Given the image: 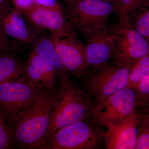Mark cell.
Listing matches in <instances>:
<instances>
[{
	"label": "cell",
	"instance_id": "cell-5",
	"mask_svg": "<svg viewBox=\"0 0 149 149\" xmlns=\"http://www.w3.org/2000/svg\"><path fill=\"white\" fill-rule=\"evenodd\" d=\"M132 64L118 66L109 63L83 77V88L93 104L127 87Z\"/></svg>",
	"mask_w": 149,
	"mask_h": 149
},
{
	"label": "cell",
	"instance_id": "cell-22",
	"mask_svg": "<svg viewBox=\"0 0 149 149\" xmlns=\"http://www.w3.org/2000/svg\"><path fill=\"white\" fill-rule=\"evenodd\" d=\"M15 146L10 128L0 117V149H13Z\"/></svg>",
	"mask_w": 149,
	"mask_h": 149
},
{
	"label": "cell",
	"instance_id": "cell-24",
	"mask_svg": "<svg viewBox=\"0 0 149 149\" xmlns=\"http://www.w3.org/2000/svg\"><path fill=\"white\" fill-rule=\"evenodd\" d=\"M34 3L44 7L63 10L58 0H34Z\"/></svg>",
	"mask_w": 149,
	"mask_h": 149
},
{
	"label": "cell",
	"instance_id": "cell-29",
	"mask_svg": "<svg viewBox=\"0 0 149 149\" xmlns=\"http://www.w3.org/2000/svg\"></svg>",
	"mask_w": 149,
	"mask_h": 149
},
{
	"label": "cell",
	"instance_id": "cell-12",
	"mask_svg": "<svg viewBox=\"0 0 149 149\" xmlns=\"http://www.w3.org/2000/svg\"><path fill=\"white\" fill-rule=\"evenodd\" d=\"M23 13L28 23L37 29H48L52 33L60 35L74 32L65 19L63 10L34 3Z\"/></svg>",
	"mask_w": 149,
	"mask_h": 149
},
{
	"label": "cell",
	"instance_id": "cell-15",
	"mask_svg": "<svg viewBox=\"0 0 149 149\" xmlns=\"http://www.w3.org/2000/svg\"><path fill=\"white\" fill-rule=\"evenodd\" d=\"M41 30L39 29L37 37L32 45V51L45 60L55 68L61 80L68 78V72L63 65L50 37L41 32Z\"/></svg>",
	"mask_w": 149,
	"mask_h": 149
},
{
	"label": "cell",
	"instance_id": "cell-16",
	"mask_svg": "<svg viewBox=\"0 0 149 149\" xmlns=\"http://www.w3.org/2000/svg\"><path fill=\"white\" fill-rule=\"evenodd\" d=\"M10 52L0 51V84L18 80L24 74L25 66Z\"/></svg>",
	"mask_w": 149,
	"mask_h": 149
},
{
	"label": "cell",
	"instance_id": "cell-11",
	"mask_svg": "<svg viewBox=\"0 0 149 149\" xmlns=\"http://www.w3.org/2000/svg\"><path fill=\"white\" fill-rule=\"evenodd\" d=\"M142 113L135 111L127 117L107 125L104 147L107 149H135L137 128Z\"/></svg>",
	"mask_w": 149,
	"mask_h": 149
},
{
	"label": "cell",
	"instance_id": "cell-17",
	"mask_svg": "<svg viewBox=\"0 0 149 149\" xmlns=\"http://www.w3.org/2000/svg\"><path fill=\"white\" fill-rule=\"evenodd\" d=\"M117 9L118 23L122 26H130V17L139 10L149 6V0H117L116 3Z\"/></svg>",
	"mask_w": 149,
	"mask_h": 149
},
{
	"label": "cell",
	"instance_id": "cell-14",
	"mask_svg": "<svg viewBox=\"0 0 149 149\" xmlns=\"http://www.w3.org/2000/svg\"><path fill=\"white\" fill-rule=\"evenodd\" d=\"M23 80L40 90L53 91L55 89L57 71L52 65L32 51L24 68Z\"/></svg>",
	"mask_w": 149,
	"mask_h": 149
},
{
	"label": "cell",
	"instance_id": "cell-21",
	"mask_svg": "<svg viewBox=\"0 0 149 149\" xmlns=\"http://www.w3.org/2000/svg\"><path fill=\"white\" fill-rule=\"evenodd\" d=\"M149 149V115L141 114L137 128L136 149Z\"/></svg>",
	"mask_w": 149,
	"mask_h": 149
},
{
	"label": "cell",
	"instance_id": "cell-6",
	"mask_svg": "<svg viewBox=\"0 0 149 149\" xmlns=\"http://www.w3.org/2000/svg\"><path fill=\"white\" fill-rule=\"evenodd\" d=\"M41 91L23 79L0 84V117L12 126Z\"/></svg>",
	"mask_w": 149,
	"mask_h": 149
},
{
	"label": "cell",
	"instance_id": "cell-23",
	"mask_svg": "<svg viewBox=\"0 0 149 149\" xmlns=\"http://www.w3.org/2000/svg\"><path fill=\"white\" fill-rule=\"evenodd\" d=\"M14 47L13 43L10 41L0 28V51L11 52L14 49Z\"/></svg>",
	"mask_w": 149,
	"mask_h": 149
},
{
	"label": "cell",
	"instance_id": "cell-7",
	"mask_svg": "<svg viewBox=\"0 0 149 149\" xmlns=\"http://www.w3.org/2000/svg\"><path fill=\"white\" fill-rule=\"evenodd\" d=\"M111 28L113 36V64L128 65L149 55V41L131 26H122L118 22Z\"/></svg>",
	"mask_w": 149,
	"mask_h": 149
},
{
	"label": "cell",
	"instance_id": "cell-28",
	"mask_svg": "<svg viewBox=\"0 0 149 149\" xmlns=\"http://www.w3.org/2000/svg\"><path fill=\"white\" fill-rule=\"evenodd\" d=\"M105 1L112 3L116 4V3L117 2V0H105Z\"/></svg>",
	"mask_w": 149,
	"mask_h": 149
},
{
	"label": "cell",
	"instance_id": "cell-26",
	"mask_svg": "<svg viewBox=\"0 0 149 149\" xmlns=\"http://www.w3.org/2000/svg\"><path fill=\"white\" fill-rule=\"evenodd\" d=\"M10 0H0V10L10 6Z\"/></svg>",
	"mask_w": 149,
	"mask_h": 149
},
{
	"label": "cell",
	"instance_id": "cell-27",
	"mask_svg": "<svg viewBox=\"0 0 149 149\" xmlns=\"http://www.w3.org/2000/svg\"><path fill=\"white\" fill-rule=\"evenodd\" d=\"M83 1H84V0H65L67 3L68 4H71Z\"/></svg>",
	"mask_w": 149,
	"mask_h": 149
},
{
	"label": "cell",
	"instance_id": "cell-10",
	"mask_svg": "<svg viewBox=\"0 0 149 149\" xmlns=\"http://www.w3.org/2000/svg\"><path fill=\"white\" fill-rule=\"evenodd\" d=\"M85 46L88 74L98 71L109 64L112 60L113 49L111 26L107 25L100 32L88 38Z\"/></svg>",
	"mask_w": 149,
	"mask_h": 149
},
{
	"label": "cell",
	"instance_id": "cell-20",
	"mask_svg": "<svg viewBox=\"0 0 149 149\" xmlns=\"http://www.w3.org/2000/svg\"><path fill=\"white\" fill-rule=\"evenodd\" d=\"M134 92L136 109L139 108L143 112L149 111V74L140 81Z\"/></svg>",
	"mask_w": 149,
	"mask_h": 149
},
{
	"label": "cell",
	"instance_id": "cell-25",
	"mask_svg": "<svg viewBox=\"0 0 149 149\" xmlns=\"http://www.w3.org/2000/svg\"><path fill=\"white\" fill-rule=\"evenodd\" d=\"M14 7L22 12L30 8L35 3L34 0H10Z\"/></svg>",
	"mask_w": 149,
	"mask_h": 149
},
{
	"label": "cell",
	"instance_id": "cell-19",
	"mask_svg": "<svg viewBox=\"0 0 149 149\" xmlns=\"http://www.w3.org/2000/svg\"><path fill=\"white\" fill-rule=\"evenodd\" d=\"M149 7L139 10L130 17L129 24L133 29L149 41Z\"/></svg>",
	"mask_w": 149,
	"mask_h": 149
},
{
	"label": "cell",
	"instance_id": "cell-18",
	"mask_svg": "<svg viewBox=\"0 0 149 149\" xmlns=\"http://www.w3.org/2000/svg\"><path fill=\"white\" fill-rule=\"evenodd\" d=\"M149 74V55L137 60L131 65L127 87L134 91L143 78Z\"/></svg>",
	"mask_w": 149,
	"mask_h": 149
},
{
	"label": "cell",
	"instance_id": "cell-2",
	"mask_svg": "<svg viewBox=\"0 0 149 149\" xmlns=\"http://www.w3.org/2000/svg\"><path fill=\"white\" fill-rule=\"evenodd\" d=\"M61 82L44 142L61 128L91 116L93 104L84 89L76 86L69 78Z\"/></svg>",
	"mask_w": 149,
	"mask_h": 149
},
{
	"label": "cell",
	"instance_id": "cell-9",
	"mask_svg": "<svg viewBox=\"0 0 149 149\" xmlns=\"http://www.w3.org/2000/svg\"><path fill=\"white\" fill-rule=\"evenodd\" d=\"M50 37L68 72L83 79L88 74L85 44L77 39L74 32L64 35L52 33Z\"/></svg>",
	"mask_w": 149,
	"mask_h": 149
},
{
	"label": "cell",
	"instance_id": "cell-4",
	"mask_svg": "<svg viewBox=\"0 0 149 149\" xmlns=\"http://www.w3.org/2000/svg\"><path fill=\"white\" fill-rule=\"evenodd\" d=\"M116 4L105 0H84L68 6V21L72 29L88 39L107 25L117 11Z\"/></svg>",
	"mask_w": 149,
	"mask_h": 149
},
{
	"label": "cell",
	"instance_id": "cell-1",
	"mask_svg": "<svg viewBox=\"0 0 149 149\" xmlns=\"http://www.w3.org/2000/svg\"><path fill=\"white\" fill-rule=\"evenodd\" d=\"M58 89L40 91L34 100L10 128L15 146L21 148L41 149L55 105Z\"/></svg>",
	"mask_w": 149,
	"mask_h": 149
},
{
	"label": "cell",
	"instance_id": "cell-3",
	"mask_svg": "<svg viewBox=\"0 0 149 149\" xmlns=\"http://www.w3.org/2000/svg\"><path fill=\"white\" fill-rule=\"evenodd\" d=\"M92 116L60 129L46 139L41 149H99L104 146L106 131Z\"/></svg>",
	"mask_w": 149,
	"mask_h": 149
},
{
	"label": "cell",
	"instance_id": "cell-13",
	"mask_svg": "<svg viewBox=\"0 0 149 149\" xmlns=\"http://www.w3.org/2000/svg\"><path fill=\"white\" fill-rule=\"evenodd\" d=\"M27 22L23 12L15 7L0 10V28L4 34L18 42L32 45L39 30H33Z\"/></svg>",
	"mask_w": 149,
	"mask_h": 149
},
{
	"label": "cell",
	"instance_id": "cell-8",
	"mask_svg": "<svg viewBox=\"0 0 149 149\" xmlns=\"http://www.w3.org/2000/svg\"><path fill=\"white\" fill-rule=\"evenodd\" d=\"M136 110L135 92L126 87L105 100L93 104L91 116L106 128L110 123L121 120Z\"/></svg>",
	"mask_w": 149,
	"mask_h": 149
}]
</instances>
